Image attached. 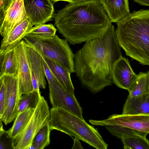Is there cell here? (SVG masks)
I'll return each mask as SVG.
<instances>
[{
	"mask_svg": "<svg viewBox=\"0 0 149 149\" xmlns=\"http://www.w3.org/2000/svg\"><path fill=\"white\" fill-rule=\"evenodd\" d=\"M122 114H149V93L133 97L128 95L124 105Z\"/></svg>",
	"mask_w": 149,
	"mask_h": 149,
	"instance_id": "obj_18",
	"label": "cell"
},
{
	"mask_svg": "<svg viewBox=\"0 0 149 149\" xmlns=\"http://www.w3.org/2000/svg\"><path fill=\"white\" fill-rule=\"evenodd\" d=\"M56 31L57 29L52 24H44L33 27L26 35L44 37H51L56 34Z\"/></svg>",
	"mask_w": 149,
	"mask_h": 149,
	"instance_id": "obj_26",
	"label": "cell"
},
{
	"mask_svg": "<svg viewBox=\"0 0 149 149\" xmlns=\"http://www.w3.org/2000/svg\"><path fill=\"white\" fill-rule=\"evenodd\" d=\"M50 117V110L47 101L41 96L27 125L22 132L13 139V149H29L37 132L49 122Z\"/></svg>",
	"mask_w": 149,
	"mask_h": 149,
	"instance_id": "obj_6",
	"label": "cell"
},
{
	"mask_svg": "<svg viewBox=\"0 0 149 149\" xmlns=\"http://www.w3.org/2000/svg\"><path fill=\"white\" fill-rule=\"evenodd\" d=\"M137 76L127 59L122 56L115 62L112 70V80L118 87L128 91Z\"/></svg>",
	"mask_w": 149,
	"mask_h": 149,
	"instance_id": "obj_13",
	"label": "cell"
},
{
	"mask_svg": "<svg viewBox=\"0 0 149 149\" xmlns=\"http://www.w3.org/2000/svg\"><path fill=\"white\" fill-rule=\"evenodd\" d=\"M27 18L33 26L45 24L54 15L53 3L51 0H24Z\"/></svg>",
	"mask_w": 149,
	"mask_h": 149,
	"instance_id": "obj_10",
	"label": "cell"
},
{
	"mask_svg": "<svg viewBox=\"0 0 149 149\" xmlns=\"http://www.w3.org/2000/svg\"><path fill=\"white\" fill-rule=\"evenodd\" d=\"M116 24L117 38L126 55L149 65V10L134 11Z\"/></svg>",
	"mask_w": 149,
	"mask_h": 149,
	"instance_id": "obj_3",
	"label": "cell"
},
{
	"mask_svg": "<svg viewBox=\"0 0 149 149\" xmlns=\"http://www.w3.org/2000/svg\"><path fill=\"white\" fill-rule=\"evenodd\" d=\"M22 40L42 57L59 63L71 73L75 72L74 54L66 39L56 34L48 37L27 35Z\"/></svg>",
	"mask_w": 149,
	"mask_h": 149,
	"instance_id": "obj_5",
	"label": "cell"
},
{
	"mask_svg": "<svg viewBox=\"0 0 149 149\" xmlns=\"http://www.w3.org/2000/svg\"><path fill=\"white\" fill-rule=\"evenodd\" d=\"M51 131L48 122L38 131L32 143L36 149H43L49 144Z\"/></svg>",
	"mask_w": 149,
	"mask_h": 149,
	"instance_id": "obj_24",
	"label": "cell"
},
{
	"mask_svg": "<svg viewBox=\"0 0 149 149\" xmlns=\"http://www.w3.org/2000/svg\"><path fill=\"white\" fill-rule=\"evenodd\" d=\"M42 57L60 85L70 94L74 96L71 73L59 63L46 57Z\"/></svg>",
	"mask_w": 149,
	"mask_h": 149,
	"instance_id": "obj_17",
	"label": "cell"
},
{
	"mask_svg": "<svg viewBox=\"0 0 149 149\" xmlns=\"http://www.w3.org/2000/svg\"><path fill=\"white\" fill-rule=\"evenodd\" d=\"M112 22H117L130 13L128 0H100Z\"/></svg>",
	"mask_w": 149,
	"mask_h": 149,
	"instance_id": "obj_16",
	"label": "cell"
},
{
	"mask_svg": "<svg viewBox=\"0 0 149 149\" xmlns=\"http://www.w3.org/2000/svg\"><path fill=\"white\" fill-rule=\"evenodd\" d=\"M27 18L24 0H14L6 11L0 22V34L3 37Z\"/></svg>",
	"mask_w": 149,
	"mask_h": 149,
	"instance_id": "obj_12",
	"label": "cell"
},
{
	"mask_svg": "<svg viewBox=\"0 0 149 149\" xmlns=\"http://www.w3.org/2000/svg\"><path fill=\"white\" fill-rule=\"evenodd\" d=\"M52 1L55 2L59 1H66L69 3L73 4L77 3L88 0H51Z\"/></svg>",
	"mask_w": 149,
	"mask_h": 149,
	"instance_id": "obj_31",
	"label": "cell"
},
{
	"mask_svg": "<svg viewBox=\"0 0 149 149\" xmlns=\"http://www.w3.org/2000/svg\"><path fill=\"white\" fill-rule=\"evenodd\" d=\"M0 149H4L10 148L11 147L12 149V143L13 139L7 137V131H5L3 128L2 121L0 120Z\"/></svg>",
	"mask_w": 149,
	"mask_h": 149,
	"instance_id": "obj_27",
	"label": "cell"
},
{
	"mask_svg": "<svg viewBox=\"0 0 149 149\" xmlns=\"http://www.w3.org/2000/svg\"><path fill=\"white\" fill-rule=\"evenodd\" d=\"M0 78L5 75L17 76L16 47L5 54H0Z\"/></svg>",
	"mask_w": 149,
	"mask_h": 149,
	"instance_id": "obj_19",
	"label": "cell"
},
{
	"mask_svg": "<svg viewBox=\"0 0 149 149\" xmlns=\"http://www.w3.org/2000/svg\"><path fill=\"white\" fill-rule=\"evenodd\" d=\"M54 17L59 32L73 45L102 37L112 25L100 0L69 3Z\"/></svg>",
	"mask_w": 149,
	"mask_h": 149,
	"instance_id": "obj_2",
	"label": "cell"
},
{
	"mask_svg": "<svg viewBox=\"0 0 149 149\" xmlns=\"http://www.w3.org/2000/svg\"><path fill=\"white\" fill-rule=\"evenodd\" d=\"M109 132L117 138H120L123 136L141 135L146 136L148 133L128 128L118 125H107L105 126Z\"/></svg>",
	"mask_w": 149,
	"mask_h": 149,
	"instance_id": "obj_25",
	"label": "cell"
},
{
	"mask_svg": "<svg viewBox=\"0 0 149 149\" xmlns=\"http://www.w3.org/2000/svg\"><path fill=\"white\" fill-rule=\"evenodd\" d=\"M25 46L31 72L34 74L38 81L40 88L45 89L46 83L42 57L34 48L26 43Z\"/></svg>",
	"mask_w": 149,
	"mask_h": 149,
	"instance_id": "obj_15",
	"label": "cell"
},
{
	"mask_svg": "<svg viewBox=\"0 0 149 149\" xmlns=\"http://www.w3.org/2000/svg\"><path fill=\"white\" fill-rule=\"evenodd\" d=\"M14 0H0V22H2L5 13Z\"/></svg>",
	"mask_w": 149,
	"mask_h": 149,
	"instance_id": "obj_29",
	"label": "cell"
},
{
	"mask_svg": "<svg viewBox=\"0 0 149 149\" xmlns=\"http://www.w3.org/2000/svg\"><path fill=\"white\" fill-rule=\"evenodd\" d=\"M41 96L40 92L35 90L22 95L19 99L17 115L29 109H35Z\"/></svg>",
	"mask_w": 149,
	"mask_h": 149,
	"instance_id": "obj_22",
	"label": "cell"
},
{
	"mask_svg": "<svg viewBox=\"0 0 149 149\" xmlns=\"http://www.w3.org/2000/svg\"><path fill=\"white\" fill-rule=\"evenodd\" d=\"M137 75L136 79L128 91V95L131 97L149 93V78L147 72H140Z\"/></svg>",
	"mask_w": 149,
	"mask_h": 149,
	"instance_id": "obj_21",
	"label": "cell"
},
{
	"mask_svg": "<svg viewBox=\"0 0 149 149\" xmlns=\"http://www.w3.org/2000/svg\"><path fill=\"white\" fill-rule=\"evenodd\" d=\"M49 98L52 107L62 108L82 119V109L75 96L66 91L56 79L49 85Z\"/></svg>",
	"mask_w": 149,
	"mask_h": 149,
	"instance_id": "obj_8",
	"label": "cell"
},
{
	"mask_svg": "<svg viewBox=\"0 0 149 149\" xmlns=\"http://www.w3.org/2000/svg\"><path fill=\"white\" fill-rule=\"evenodd\" d=\"M121 48L112 25L102 37L85 42L74 54L75 72L81 85L94 94L112 85L113 67L122 56Z\"/></svg>",
	"mask_w": 149,
	"mask_h": 149,
	"instance_id": "obj_1",
	"label": "cell"
},
{
	"mask_svg": "<svg viewBox=\"0 0 149 149\" xmlns=\"http://www.w3.org/2000/svg\"><path fill=\"white\" fill-rule=\"evenodd\" d=\"M33 26L27 18L3 37L1 42L0 54H5L16 47Z\"/></svg>",
	"mask_w": 149,
	"mask_h": 149,
	"instance_id": "obj_14",
	"label": "cell"
},
{
	"mask_svg": "<svg viewBox=\"0 0 149 149\" xmlns=\"http://www.w3.org/2000/svg\"><path fill=\"white\" fill-rule=\"evenodd\" d=\"M35 109H29L17 115L12 126L7 131L8 138L13 139L22 132L31 118Z\"/></svg>",
	"mask_w": 149,
	"mask_h": 149,
	"instance_id": "obj_20",
	"label": "cell"
},
{
	"mask_svg": "<svg viewBox=\"0 0 149 149\" xmlns=\"http://www.w3.org/2000/svg\"><path fill=\"white\" fill-rule=\"evenodd\" d=\"M82 149L83 148L78 139L75 138L74 139L73 145L72 149Z\"/></svg>",
	"mask_w": 149,
	"mask_h": 149,
	"instance_id": "obj_30",
	"label": "cell"
},
{
	"mask_svg": "<svg viewBox=\"0 0 149 149\" xmlns=\"http://www.w3.org/2000/svg\"><path fill=\"white\" fill-rule=\"evenodd\" d=\"M91 124L97 126L118 125L149 134V114L112 115L102 120H90Z\"/></svg>",
	"mask_w": 149,
	"mask_h": 149,
	"instance_id": "obj_7",
	"label": "cell"
},
{
	"mask_svg": "<svg viewBox=\"0 0 149 149\" xmlns=\"http://www.w3.org/2000/svg\"><path fill=\"white\" fill-rule=\"evenodd\" d=\"M120 139L125 149H149V141L146 136H123Z\"/></svg>",
	"mask_w": 149,
	"mask_h": 149,
	"instance_id": "obj_23",
	"label": "cell"
},
{
	"mask_svg": "<svg viewBox=\"0 0 149 149\" xmlns=\"http://www.w3.org/2000/svg\"><path fill=\"white\" fill-rule=\"evenodd\" d=\"M0 117L4 109L6 97V86L2 77L0 78Z\"/></svg>",
	"mask_w": 149,
	"mask_h": 149,
	"instance_id": "obj_28",
	"label": "cell"
},
{
	"mask_svg": "<svg viewBox=\"0 0 149 149\" xmlns=\"http://www.w3.org/2000/svg\"><path fill=\"white\" fill-rule=\"evenodd\" d=\"M133 1L141 5L149 6V0H133Z\"/></svg>",
	"mask_w": 149,
	"mask_h": 149,
	"instance_id": "obj_32",
	"label": "cell"
},
{
	"mask_svg": "<svg viewBox=\"0 0 149 149\" xmlns=\"http://www.w3.org/2000/svg\"><path fill=\"white\" fill-rule=\"evenodd\" d=\"M49 124L51 131L56 130L79 139L97 149H107L108 144L98 131L84 119L61 108L50 110Z\"/></svg>",
	"mask_w": 149,
	"mask_h": 149,
	"instance_id": "obj_4",
	"label": "cell"
},
{
	"mask_svg": "<svg viewBox=\"0 0 149 149\" xmlns=\"http://www.w3.org/2000/svg\"><path fill=\"white\" fill-rule=\"evenodd\" d=\"M1 77L6 85V93L4 109L0 119L7 125L15 119L17 114L19 98L18 78L17 76L8 75Z\"/></svg>",
	"mask_w": 149,
	"mask_h": 149,
	"instance_id": "obj_9",
	"label": "cell"
},
{
	"mask_svg": "<svg viewBox=\"0 0 149 149\" xmlns=\"http://www.w3.org/2000/svg\"><path fill=\"white\" fill-rule=\"evenodd\" d=\"M147 73L148 75V77H149V70L147 72Z\"/></svg>",
	"mask_w": 149,
	"mask_h": 149,
	"instance_id": "obj_33",
	"label": "cell"
},
{
	"mask_svg": "<svg viewBox=\"0 0 149 149\" xmlns=\"http://www.w3.org/2000/svg\"><path fill=\"white\" fill-rule=\"evenodd\" d=\"M25 44L24 40H22L16 47L17 60L19 98L22 95L34 90L31 70L27 55Z\"/></svg>",
	"mask_w": 149,
	"mask_h": 149,
	"instance_id": "obj_11",
	"label": "cell"
}]
</instances>
